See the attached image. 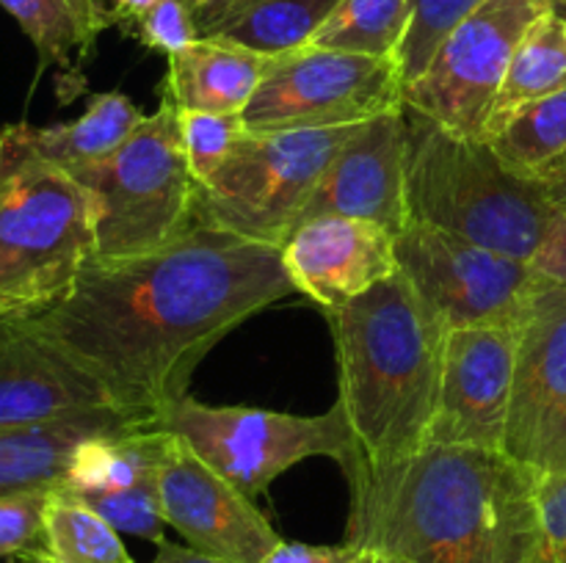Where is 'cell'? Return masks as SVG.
<instances>
[{
    "label": "cell",
    "instance_id": "obj_1",
    "mask_svg": "<svg viewBox=\"0 0 566 563\" xmlns=\"http://www.w3.org/2000/svg\"><path fill=\"white\" fill-rule=\"evenodd\" d=\"M293 293L280 246L193 224L158 252L88 259L72 290L25 323L116 406L155 417L188 395L193 370L232 329Z\"/></svg>",
    "mask_w": 566,
    "mask_h": 563
},
{
    "label": "cell",
    "instance_id": "obj_2",
    "mask_svg": "<svg viewBox=\"0 0 566 563\" xmlns=\"http://www.w3.org/2000/svg\"><path fill=\"white\" fill-rule=\"evenodd\" d=\"M346 541L409 563H545L536 469L503 450L429 442L387 467L343 464Z\"/></svg>",
    "mask_w": 566,
    "mask_h": 563
},
{
    "label": "cell",
    "instance_id": "obj_3",
    "mask_svg": "<svg viewBox=\"0 0 566 563\" xmlns=\"http://www.w3.org/2000/svg\"><path fill=\"white\" fill-rule=\"evenodd\" d=\"M354 458L387 467L429 445L446 334L401 270L324 312Z\"/></svg>",
    "mask_w": 566,
    "mask_h": 563
},
{
    "label": "cell",
    "instance_id": "obj_4",
    "mask_svg": "<svg viewBox=\"0 0 566 563\" xmlns=\"http://www.w3.org/2000/svg\"><path fill=\"white\" fill-rule=\"evenodd\" d=\"M409 221L531 263L556 215L545 188L514 174L484 138L459 136L403 105Z\"/></svg>",
    "mask_w": 566,
    "mask_h": 563
},
{
    "label": "cell",
    "instance_id": "obj_5",
    "mask_svg": "<svg viewBox=\"0 0 566 563\" xmlns=\"http://www.w3.org/2000/svg\"><path fill=\"white\" fill-rule=\"evenodd\" d=\"M0 163V323L36 318L61 301L94 257L86 188L33 152L14 125Z\"/></svg>",
    "mask_w": 566,
    "mask_h": 563
},
{
    "label": "cell",
    "instance_id": "obj_6",
    "mask_svg": "<svg viewBox=\"0 0 566 563\" xmlns=\"http://www.w3.org/2000/svg\"><path fill=\"white\" fill-rule=\"evenodd\" d=\"M70 174L92 199V259L99 263L158 252L193 226L197 180L182 149L180 110L166 94L114 155Z\"/></svg>",
    "mask_w": 566,
    "mask_h": 563
},
{
    "label": "cell",
    "instance_id": "obj_7",
    "mask_svg": "<svg viewBox=\"0 0 566 563\" xmlns=\"http://www.w3.org/2000/svg\"><path fill=\"white\" fill-rule=\"evenodd\" d=\"M357 127L247 130L213 180L197 185L193 224L282 248L324 171Z\"/></svg>",
    "mask_w": 566,
    "mask_h": 563
},
{
    "label": "cell",
    "instance_id": "obj_8",
    "mask_svg": "<svg viewBox=\"0 0 566 563\" xmlns=\"http://www.w3.org/2000/svg\"><path fill=\"white\" fill-rule=\"evenodd\" d=\"M155 428L186 439L247 497H258L304 458L329 456L343 467L354 453L340 403L310 417L254 406H210L186 395L155 414Z\"/></svg>",
    "mask_w": 566,
    "mask_h": 563
},
{
    "label": "cell",
    "instance_id": "obj_9",
    "mask_svg": "<svg viewBox=\"0 0 566 563\" xmlns=\"http://www.w3.org/2000/svg\"><path fill=\"white\" fill-rule=\"evenodd\" d=\"M401 105L396 61L304 44L271 55L241 119L249 132L321 130L363 125Z\"/></svg>",
    "mask_w": 566,
    "mask_h": 563
},
{
    "label": "cell",
    "instance_id": "obj_10",
    "mask_svg": "<svg viewBox=\"0 0 566 563\" xmlns=\"http://www.w3.org/2000/svg\"><path fill=\"white\" fill-rule=\"evenodd\" d=\"M396 263L446 331L517 326L542 276L525 259L409 221L396 235Z\"/></svg>",
    "mask_w": 566,
    "mask_h": 563
},
{
    "label": "cell",
    "instance_id": "obj_11",
    "mask_svg": "<svg viewBox=\"0 0 566 563\" xmlns=\"http://www.w3.org/2000/svg\"><path fill=\"white\" fill-rule=\"evenodd\" d=\"M551 11L553 0H484L442 42L423 75L403 86V105L459 136L484 138L514 50Z\"/></svg>",
    "mask_w": 566,
    "mask_h": 563
},
{
    "label": "cell",
    "instance_id": "obj_12",
    "mask_svg": "<svg viewBox=\"0 0 566 563\" xmlns=\"http://www.w3.org/2000/svg\"><path fill=\"white\" fill-rule=\"evenodd\" d=\"M158 500L166 524L175 528L188 546L221 561L263 563L282 541L252 497L205 464L191 445L175 434H169L160 458Z\"/></svg>",
    "mask_w": 566,
    "mask_h": 563
},
{
    "label": "cell",
    "instance_id": "obj_13",
    "mask_svg": "<svg viewBox=\"0 0 566 563\" xmlns=\"http://www.w3.org/2000/svg\"><path fill=\"white\" fill-rule=\"evenodd\" d=\"M514 362L517 326H464L448 331L429 442L503 450Z\"/></svg>",
    "mask_w": 566,
    "mask_h": 563
},
{
    "label": "cell",
    "instance_id": "obj_14",
    "mask_svg": "<svg viewBox=\"0 0 566 563\" xmlns=\"http://www.w3.org/2000/svg\"><path fill=\"white\" fill-rule=\"evenodd\" d=\"M566 431V282H542L517 323L503 453L539 469Z\"/></svg>",
    "mask_w": 566,
    "mask_h": 563
},
{
    "label": "cell",
    "instance_id": "obj_15",
    "mask_svg": "<svg viewBox=\"0 0 566 563\" xmlns=\"http://www.w3.org/2000/svg\"><path fill=\"white\" fill-rule=\"evenodd\" d=\"M318 215L374 221L392 235L409 224L403 105L363 121L343 144L315 185L298 224Z\"/></svg>",
    "mask_w": 566,
    "mask_h": 563
},
{
    "label": "cell",
    "instance_id": "obj_16",
    "mask_svg": "<svg viewBox=\"0 0 566 563\" xmlns=\"http://www.w3.org/2000/svg\"><path fill=\"white\" fill-rule=\"evenodd\" d=\"M282 265L298 293L332 312L396 274V235L374 221L318 215L287 235Z\"/></svg>",
    "mask_w": 566,
    "mask_h": 563
},
{
    "label": "cell",
    "instance_id": "obj_17",
    "mask_svg": "<svg viewBox=\"0 0 566 563\" xmlns=\"http://www.w3.org/2000/svg\"><path fill=\"white\" fill-rule=\"evenodd\" d=\"M116 406L108 390L25 320L0 323V428Z\"/></svg>",
    "mask_w": 566,
    "mask_h": 563
},
{
    "label": "cell",
    "instance_id": "obj_18",
    "mask_svg": "<svg viewBox=\"0 0 566 563\" xmlns=\"http://www.w3.org/2000/svg\"><path fill=\"white\" fill-rule=\"evenodd\" d=\"M155 425L142 412L108 406L44 423L3 425L0 428V497L25 491L61 489L75 450L94 436L127 434Z\"/></svg>",
    "mask_w": 566,
    "mask_h": 563
},
{
    "label": "cell",
    "instance_id": "obj_19",
    "mask_svg": "<svg viewBox=\"0 0 566 563\" xmlns=\"http://www.w3.org/2000/svg\"><path fill=\"white\" fill-rule=\"evenodd\" d=\"M271 55L219 36H199L180 53L169 55L164 94L177 110L243 114L258 92Z\"/></svg>",
    "mask_w": 566,
    "mask_h": 563
},
{
    "label": "cell",
    "instance_id": "obj_20",
    "mask_svg": "<svg viewBox=\"0 0 566 563\" xmlns=\"http://www.w3.org/2000/svg\"><path fill=\"white\" fill-rule=\"evenodd\" d=\"M144 119L147 114L127 94L103 92L88 99V108L77 119L50 127L14 125V130L44 160L75 171L114 155Z\"/></svg>",
    "mask_w": 566,
    "mask_h": 563
},
{
    "label": "cell",
    "instance_id": "obj_21",
    "mask_svg": "<svg viewBox=\"0 0 566 563\" xmlns=\"http://www.w3.org/2000/svg\"><path fill=\"white\" fill-rule=\"evenodd\" d=\"M39 53V66H59L61 83L72 94L83 92V64L94 39L105 31L94 0H0Z\"/></svg>",
    "mask_w": 566,
    "mask_h": 563
},
{
    "label": "cell",
    "instance_id": "obj_22",
    "mask_svg": "<svg viewBox=\"0 0 566 563\" xmlns=\"http://www.w3.org/2000/svg\"><path fill=\"white\" fill-rule=\"evenodd\" d=\"M166 442H169V434L155 425L127 431V434L94 436L75 450L61 489L83 495V491H111L155 484Z\"/></svg>",
    "mask_w": 566,
    "mask_h": 563
},
{
    "label": "cell",
    "instance_id": "obj_23",
    "mask_svg": "<svg viewBox=\"0 0 566 563\" xmlns=\"http://www.w3.org/2000/svg\"><path fill=\"white\" fill-rule=\"evenodd\" d=\"M566 88V20L556 11L542 17L517 44L501 83L484 138L495 132L514 110Z\"/></svg>",
    "mask_w": 566,
    "mask_h": 563
},
{
    "label": "cell",
    "instance_id": "obj_24",
    "mask_svg": "<svg viewBox=\"0 0 566 563\" xmlns=\"http://www.w3.org/2000/svg\"><path fill=\"white\" fill-rule=\"evenodd\" d=\"M343 0H254L221 17L202 36H219L263 55L304 47Z\"/></svg>",
    "mask_w": 566,
    "mask_h": 563
},
{
    "label": "cell",
    "instance_id": "obj_25",
    "mask_svg": "<svg viewBox=\"0 0 566 563\" xmlns=\"http://www.w3.org/2000/svg\"><path fill=\"white\" fill-rule=\"evenodd\" d=\"M484 141L509 171L542 182L566 158V88L514 110Z\"/></svg>",
    "mask_w": 566,
    "mask_h": 563
},
{
    "label": "cell",
    "instance_id": "obj_26",
    "mask_svg": "<svg viewBox=\"0 0 566 563\" xmlns=\"http://www.w3.org/2000/svg\"><path fill=\"white\" fill-rule=\"evenodd\" d=\"M409 14L412 0H343L307 44L396 61Z\"/></svg>",
    "mask_w": 566,
    "mask_h": 563
},
{
    "label": "cell",
    "instance_id": "obj_27",
    "mask_svg": "<svg viewBox=\"0 0 566 563\" xmlns=\"http://www.w3.org/2000/svg\"><path fill=\"white\" fill-rule=\"evenodd\" d=\"M42 550L59 563H136L119 533L72 491H50Z\"/></svg>",
    "mask_w": 566,
    "mask_h": 563
},
{
    "label": "cell",
    "instance_id": "obj_28",
    "mask_svg": "<svg viewBox=\"0 0 566 563\" xmlns=\"http://www.w3.org/2000/svg\"><path fill=\"white\" fill-rule=\"evenodd\" d=\"M484 0H412L407 36L398 47L396 64L401 86L418 81L448 36L473 14Z\"/></svg>",
    "mask_w": 566,
    "mask_h": 563
},
{
    "label": "cell",
    "instance_id": "obj_29",
    "mask_svg": "<svg viewBox=\"0 0 566 563\" xmlns=\"http://www.w3.org/2000/svg\"><path fill=\"white\" fill-rule=\"evenodd\" d=\"M180 132L193 180H197V185H208L216 171L227 163L247 127H243L241 114L180 110Z\"/></svg>",
    "mask_w": 566,
    "mask_h": 563
},
{
    "label": "cell",
    "instance_id": "obj_30",
    "mask_svg": "<svg viewBox=\"0 0 566 563\" xmlns=\"http://www.w3.org/2000/svg\"><path fill=\"white\" fill-rule=\"evenodd\" d=\"M75 497H81L88 508H94L116 533L138 535V539L155 541V544L164 541L166 519L164 511H160L158 480L155 484L130 486V489L83 491V495Z\"/></svg>",
    "mask_w": 566,
    "mask_h": 563
},
{
    "label": "cell",
    "instance_id": "obj_31",
    "mask_svg": "<svg viewBox=\"0 0 566 563\" xmlns=\"http://www.w3.org/2000/svg\"><path fill=\"white\" fill-rule=\"evenodd\" d=\"M127 33L138 39L144 47L158 50L166 59L199 39V25L193 11L188 9L186 0H155L130 28Z\"/></svg>",
    "mask_w": 566,
    "mask_h": 563
},
{
    "label": "cell",
    "instance_id": "obj_32",
    "mask_svg": "<svg viewBox=\"0 0 566 563\" xmlns=\"http://www.w3.org/2000/svg\"><path fill=\"white\" fill-rule=\"evenodd\" d=\"M48 500L50 491L0 497V557L42 550Z\"/></svg>",
    "mask_w": 566,
    "mask_h": 563
},
{
    "label": "cell",
    "instance_id": "obj_33",
    "mask_svg": "<svg viewBox=\"0 0 566 563\" xmlns=\"http://www.w3.org/2000/svg\"><path fill=\"white\" fill-rule=\"evenodd\" d=\"M536 513L542 557L545 563H566V469L536 475Z\"/></svg>",
    "mask_w": 566,
    "mask_h": 563
},
{
    "label": "cell",
    "instance_id": "obj_34",
    "mask_svg": "<svg viewBox=\"0 0 566 563\" xmlns=\"http://www.w3.org/2000/svg\"><path fill=\"white\" fill-rule=\"evenodd\" d=\"M379 552L368 550V546L352 544H302V541H280L274 550L269 552L263 563H379Z\"/></svg>",
    "mask_w": 566,
    "mask_h": 563
},
{
    "label": "cell",
    "instance_id": "obj_35",
    "mask_svg": "<svg viewBox=\"0 0 566 563\" xmlns=\"http://www.w3.org/2000/svg\"><path fill=\"white\" fill-rule=\"evenodd\" d=\"M531 265L542 279L566 282V208L556 210Z\"/></svg>",
    "mask_w": 566,
    "mask_h": 563
},
{
    "label": "cell",
    "instance_id": "obj_36",
    "mask_svg": "<svg viewBox=\"0 0 566 563\" xmlns=\"http://www.w3.org/2000/svg\"><path fill=\"white\" fill-rule=\"evenodd\" d=\"M94 3H97L99 14H103L105 28L119 25L122 31H127L155 0H94Z\"/></svg>",
    "mask_w": 566,
    "mask_h": 563
},
{
    "label": "cell",
    "instance_id": "obj_37",
    "mask_svg": "<svg viewBox=\"0 0 566 563\" xmlns=\"http://www.w3.org/2000/svg\"><path fill=\"white\" fill-rule=\"evenodd\" d=\"M149 563H230L221 561V557L208 555V552L197 550V546H186V544H175V541H160L158 552Z\"/></svg>",
    "mask_w": 566,
    "mask_h": 563
},
{
    "label": "cell",
    "instance_id": "obj_38",
    "mask_svg": "<svg viewBox=\"0 0 566 563\" xmlns=\"http://www.w3.org/2000/svg\"><path fill=\"white\" fill-rule=\"evenodd\" d=\"M186 3L193 11V17H197L199 36H202V33H208L216 25V20L224 14L232 0H186Z\"/></svg>",
    "mask_w": 566,
    "mask_h": 563
},
{
    "label": "cell",
    "instance_id": "obj_39",
    "mask_svg": "<svg viewBox=\"0 0 566 563\" xmlns=\"http://www.w3.org/2000/svg\"><path fill=\"white\" fill-rule=\"evenodd\" d=\"M539 185L545 188L547 199H551L556 208H566V158L539 182Z\"/></svg>",
    "mask_w": 566,
    "mask_h": 563
},
{
    "label": "cell",
    "instance_id": "obj_40",
    "mask_svg": "<svg viewBox=\"0 0 566 563\" xmlns=\"http://www.w3.org/2000/svg\"><path fill=\"white\" fill-rule=\"evenodd\" d=\"M564 469H566V431L558 436L556 445L547 450V456L542 458V464L536 472H564Z\"/></svg>",
    "mask_w": 566,
    "mask_h": 563
},
{
    "label": "cell",
    "instance_id": "obj_41",
    "mask_svg": "<svg viewBox=\"0 0 566 563\" xmlns=\"http://www.w3.org/2000/svg\"><path fill=\"white\" fill-rule=\"evenodd\" d=\"M22 563H59V561H53L44 550H31L22 555Z\"/></svg>",
    "mask_w": 566,
    "mask_h": 563
},
{
    "label": "cell",
    "instance_id": "obj_42",
    "mask_svg": "<svg viewBox=\"0 0 566 563\" xmlns=\"http://www.w3.org/2000/svg\"><path fill=\"white\" fill-rule=\"evenodd\" d=\"M252 3H254V0H232V3L227 6L224 14H230V11H238V9H247V6H252ZM224 14H221V17H224ZM221 17H219V20H221ZM219 20H216V22H219Z\"/></svg>",
    "mask_w": 566,
    "mask_h": 563
},
{
    "label": "cell",
    "instance_id": "obj_43",
    "mask_svg": "<svg viewBox=\"0 0 566 563\" xmlns=\"http://www.w3.org/2000/svg\"><path fill=\"white\" fill-rule=\"evenodd\" d=\"M553 11H556V14H562L566 20V0H553Z\"/></svg>",
    "mask_w": 566,
    "mask_h": 563
},
{
    "label": "cell",
    "instance_id": "obj_44",
    "mask_svg": "<svg viewBox=\"0 0 566 563\" xmlns=\"http://www.w3.org/2000/svg\"><path fill=\"white\" fill-rule=\"evenodd\" d=\"M379 563H409V561H403V557H387V555H381Z\"/></svg>",
    "mask_w": 566,
    "mask_h": 563
},
{
    "label": "cell",
    "instance_id": "obj_45",
    "mask_svg": "<svg viewBox=\"0 0 566 563\" xmlns=\"http://www.w3.org/2000/svg\"><path fill=\"white\" fill-rule=\"evenodd\" d=\"M3 147H6V141H3V132H0V163H3Z\"/></svg>",
    "mask_w": 566,
    "mask_h": 563
}]
</instances>
